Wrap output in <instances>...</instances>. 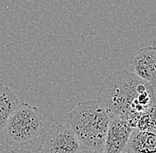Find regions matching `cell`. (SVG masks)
<instances>
[{"instance_id":"1","label":"cell","mask_w":156,"mask_h":153,"mask_svg":"<svg viewBox=\"0 0 156 153\" xmlns=\"http://www.w3.org/2000/svg\"><path fill=\"white\" fill-rule=\"evenodd\" d=\"M112 114L98 100H85L68 114L67 126L77 137L83 147L104 151L105 140Z\"/></svg>"},{"instance_id":"2","label":"cell","mask_w":156,"mask_h":153,"mask_svg":"<svg viewBox=\"0 0 156 153\" xmlns=\"http://www.w3.org/2000/svg\"><path fill=\"white\" fill-rule=\"evenodd\" d=\"M146 82L131 72L117 70L105 79L98 93V101L112 115L123 116L131 106Z\"/></svg>"},{"instance_id":"3","label":"cell","mask_w":156,"mask_h":153,"mask_svg":"<svg viewBox=\"0 0 156 153\" xmlns=\"http://www.w3.org/2000/svg\"><path fill=\"white\" fill-rule=\"evenodd\" d=\"M44 120L38 108L28 103H20L5 127V135L11 146L30 144L42 134Z\"/></svg>"},{"instance_id":"4","label":"cell","mask_w":156,"mask_h":153,"mask_svg":"<svg viewBox=\"0 0 156 153\" xmlns=\"http://www.w3.org/2000/svg\"><path fill=\"white\" fill-rule=\"evenodd\" d=\"M83 147L67 125L54 124L44 132L40 153H78Z\"/></svg>"},{"instance_id":"5","label":"cell","mask_w":156,"mask_h":153,"mask_svg":"<svg viewBox=\"0 0 156 153\" xmlns=\"http://www.w3.org/2000/svg\"><path fill=\"white\" fill-rule=\"evenodd\" d=\"M134 128L124 116L112 115L107 130L104 151L106 153H123Z\"/></svg>"},{"instance_id":"6","label":"cell","mask_w":156,"mask_h":153,"mask_svg":"<svg viewBox=\"0 0 156 153\" xmlns=\"http://www.w3.org/2000/svg\"><path fill=\"white\" fill-rule=\"evenodd\" d=\"M130 72L142 81H156V47L148 46L136 51L129 58Z\"/></svg>"},{"instance_id":"7","label":"cell","mask_w":156,"mask_h":153,"mask_svg":"<svg viewBox=\"0 0 156 153\" xmlns=\"http://www.w3.org/2000/svg\"><path fill=\"white\" fill-rule=\"evenodd\" d=\"M124 153H156V131L134 129Z\"/></svg>"},{"instance_id":"8","label":"cell","mask_w":156,"mask_h":153,"mask_svg":"<svg viewBox=\"0 0 156 153\" xmlns=\"http://www.w3.org/2000/svg\"><path fill=\"white\" fill-rule=\"evenodd\" d=\"M19 105L15 93L9 87L0 83V130L5 128L10 116Z\"/></svg>"},{"instance_id":"9","label":"cell","mask_w":156,"mask_h":153,"mask_svg":"<svg viewBox=\"0 0 156 153\" xmlns=\"http://www.w3.org/2000/svg\"><path fill=\"white\" fill-rule=\"evenodd\" d=\"M132 117L131 125L134 129L156 131V101L145 113Z\"/></svg>"},{"instance_id":"10","label":"cell","mask_w":156,"mask_h":153,"mask_svg":"<svg viewBox=\"0 0 156 153\" xmlns=\"http://www.w3.org/2000/svg\"><path fill=\"white\" fill-rule=\"evenodd\" d=\"M7 153H34L29 151H20V150H14V151H11Z\"/></svg>"},{"instance_id":"11","label":"cell","mask_w":156,"mask_h":153,"mask_svg":"<svg viewBox=\"0 0 156 153\" xmlns=\"http://www.w3.org/2000/svg\"><path fill=\"white\" fill-rule=\"evenodd\" d=\"M90 152H91V151H90V150H88V149H86V148H84V147H83V149H82V150H81V151H80L78 153H90Z\"/></svg>"},{"instance_id":"12","label":"cell","mask_w":156,"mask_h":153,"mask_svg":"<svg viewBox=\"0 0 156 153\" xmlns=\"http://www.w3.org/2000/svg\"><path fill=\"white\" fill-rule=\"evenodd\" d=\"M4 150H5V146L0 143V153L2 152V151H4Z\"/></svg>"},{"instance_id":"13","label":"cell","mask_w":156,"mask_h":153,"mask_svg":"<svg viewBox=\"0 0 156 153\" xmlns=\"http://www.w3.org/2000/svg\"><path fill=\"white\" fill-rule=\"evenodd\" d=\"M90 153H106L105 151H93Z\"/></svg>"},{"instance_id":"14","label":"cell","mask_w":156,"mask_h":153,"mask_svg":"<svg viewBox=\"0 0 156 153\" xmlns=\"http://www.w3.org/2000/svg\"><path fill=\"white\" fill-rule=\"evenodd\" d=\"M123 153H124V152H123Z\"/></svg>"}]
</instances>
